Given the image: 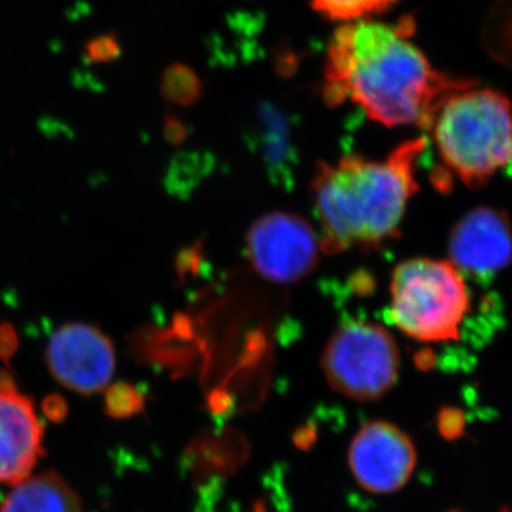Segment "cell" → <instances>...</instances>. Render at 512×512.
I'll use <instances>...</instances> for the list:
<instances>
[{
    "label": "cell",
    "mask_w": 512,
    "mask_h": 512,
    "mask_svg": "<svg viewBox=\"0 0 512 512\" xmlns=\"http://www.w3.org/2000/svg\"><path fill=\"white\" fill-rule=\"evenodd\" d=\"M323 74L328 103L349 100L383 126L413 124L424 130H430L447 97L476 84L434 69L403 25L373 19L336 29Z\"/></svg>",
    "instance_id": "obj_1"
},
{
    "label": "cell",
    "mask_w": 512,
    "mask_h": 512,
    "mask_svg": "<svg viewBox=\"0 0 512 512\" xmlns=\"http://www.w3.org/2000/svg\"><path fill=\"white\" fill-rule=\"evenodd\" d=\"M426 146V138H417L384 161L348 156L318 165L312 191L323 251L376 248L397 237L407 202L417 192L414 167Z\"/></svg>",
    "instance_id": "obj_2"
},
{
    "label": "cell",
    "mask_w": 512,
    "mask_h": 512,
    "mask_svg": "<svg viewBox=\"0 0 512 512\" xmlns=\"http://www.w3.org/2000/svg\"><path fill=\"white\" fill-rule=\"evenodd\" d=\"M430 131L441 160L471 187L512 163V104L493 89L473 84L451 94Z\"/></svg>",
    "instance_id": "obj_3"
},
{
    "label": "cell",
    "mask_w": 512,
    "mask_h": 512,
    "mask_svg": "<svg viewBox=\"0 0 512 512\" xmlns=\"http://www.w3.org/2000/svg\"><path fill=\"white\" fill-rule=\"evenodd\" d=\"M389 320L419 342L456 340L470 312V292L450 262L412 259L394 269Z\"/></svg>",
    "instance_id": "obj_4"
},
{
    "label": "cell",
    "mask_w": 512,
    "mask_h": 512,
    "mask_svg": "<svg viewBox=\"0 0 512 512\" xmlns=\"http://www.w3.org/2000/svg\"><path fill=\"white\" fill-rule=\"evenodd\" d=\"M320 363L333 390L357 402H375L396 384L400 352L382 326L348 320L330 336Z\"/></svg>",
    "instance_id": "obj_5"
},
{
    "label": "cell",
    "mask_w": 512,
    "mask_h": 512,
    "mask_svg": "<svg viewBox=\"0 0 512 512\" xmlns=\"http://www.w3.org/2000/svg\"><path fill=\"white\" fill-rule=\"evenodd\" d=\"M320 249V238L309 222L288 212L266 214L248 232L249 262L274 284H295L311 274L318 265Z\"/></svg>",
    "instance_id": "obj_6"
},
{
    "label": "cell",
    "mask_w": 512,
    "mask_h": 512,
    "mask_svg": "<svg viewBox=\"0 0 512 512\" xmlns=\"http://www.w3.org/2000/svg\"><path fill=\"white\" fill-rule=\"evenodd\" d=\"M348 461L356 483L372 494L402 490L417 466L409 436L389 421L363 424L349 447Z\"/></svg>",
    "instance_id": "obj_7"
},
{
    "label": "cell",
    "mask_w": 512,
    "mask_h": 512,
    "mask_svg": "<svg viewBox=\"0 0 512 512\" xmlns=\"http://www.w3.org/2000/svg\"><path fill=\"white\" fill-rule=\"evenodd\" d=\"M46 363L57 382L80 394L106 389L116 369L109 336L87 323H67L49 340Z\"/></svg>",
    "instance_id": "obj_8"
},
{
    "label": "cell",
    "mask_w": 512,
    "mask_h": 512,
    "mask_svg": "<svg viewBox=\"0 0 512 512\" xmlns=\"http://www.w3.org/2000/svg\"><path fill=\"white\" fill-rule=\"evenodd\" d=\"M43 426L28 396L12 377L0 372V484L16 485L29 478L45 454Z\"/></svg>",
    "instance_id": "obj_9"
},
{
    "label": "cell",
    "mask_w": 512,
    "mask_h": 512,
    "mask_svg": "<svg viewBox=\"0 0 512 512\" xmlns=\"http://www.w3.org/2000/svg\"><path fill=\"white\" fill-rule=\"evenodd\" d=\"M450 255L458 271L477 279L491 278L512 259L510 221L493 208L471 211L453 229Z\"/></svg>",
    "instance_id": "obj_10"
},
{
    "label": "cell",
    "mask_w": 512,
    "mask_h": 512,
    "mask_svg": "<svg viewBox=\"0 0 512 512\" xmlns=\"http://www.w3.org/2000/svg\"><path fill=\"white\" fill-rule=\"evenodd\" d=\"M0 512H82L79 495L56 473L26 478L3 501Z\"/></svg>",
    "instance_id": "obj_11"
},
{
    "label": "cell",
    "mask_w": 512,
    "mask_h": 512,
    "mask_svg": "<svg viewBox=\"0 0 512 512\" xmlns=\"http://www.w3.org/2000/svg\"><path fill=\"white\" fill-rule=\"evenodd\" d=\"M399 0H311L313 10L332 22L345 23L372 19L386 12Z\"/></svg>",
    "instance_id": "obj_12"
},
{
    "label": "cell",
    "mask_w": 512,
    "mask_h": 512,
    "mask_svg": "<svg viewBox=\"0 0 512 512\" xmlns=\"http://www.w3.org/2000/svg\"><path fill=\"white\" fill-rule=\"evenodd\" d=\"M104 409L114 419H128L144 409V397L137 387L117 383L107 389Z\"/></svg>",
    "instance_id": "obj_13"
},
{
    "label": "cell",
    "mask_w": 512,
    "mask_h": 512,
    "mask_svg": "<svg viewBox=\"0 0 512 512\" xmlns=\"http://www.w3.org/2000/svg\"><path fill=\"white\" fill-rule=\"evenodd\" d=\"M121 55L119 40L114 35L94 37L84 47L83 60L86 64L111 62Z\"/></svg>",
    "instance_id": "obj_14"
},
{
    "label": "cell",
    "mask_w": 512,
    "mask_h": 512,
    "mask_svg": "<svg viewBox=\"0 0 512 512\" xmlns=\"http://www.w3.org/2000/svg\"><path fill=\"white\" fill-rule=\"evenodd\" d=\"M437 427L444 440L456 441L466 431V417L457 409H443L437 417Z\"/></svg>",
    "instance_id": "obj_15"
},
{
    "label": "cell",
    "mask_w": 512,
    "mask_h": 512,
    "mask_svg": "<svg viewBox=\"0 0 512 512\" xmlns=\"http://www.w3.org/2000/svg\"><path fill=\"white\" fill-rule=\"evenodd\" d=\"M19 348V338L16 330L9 323L0 325V360L9 363Z\"/></svg>",
    "instance_id": "obj_16"
},
{
    "label": "cell",
    "mask_w": 512,
    "mask_h": 512,
    "mask_svg": "<svg viewBox=\"0 0 512 512\" xmlns=\"http://www.w3.org/2000/svg\"><path fill=\"white\" fill-rule=\"evenodd\" d=\"M43 410H45V414L50 420L60 421L66 417L67 403L64 402L63 397L52 394L43 403Z\"/></svg>",
    "instance_id": "obj_17"
},
{
    "label": "cell",
    "mask_w": 512,
    "mask_h": 512,
    "mask_svg": "<svg viewBox=\"0 0 512 512\" xmlns=\"http://www.w3.org/2000/svg\"><path fill=\"white\" fill-rule=\"evenodd\" d=\"M293 441H295V446L301 448V450H309L316 441L315 430L308 426L303 427L295 434V440Z\"/></svg>",
    "instance_id": "obj_18"
},
{
    "label": "cell",
    "mask_w": 512,
    "mask_h": 512,
    "mask_svg": "<svg viewBox=\"0 0 512 512\" xmlns=\"http://www.w3.org/2000/svg\"><path fill=\"white\" fill-rule=\"evenodd\" d=\"M254 512H266L264 508H262V505H256Z\"/></svg>",
    "instance_id": "obj_19"
},
{
    "label": "cell",
    "mask_w": 512,
    "mask_h": 512,
    "mask_svg": "<svg viewBox=\"0 0 512 512\" xmlns=\"http://www.w3.org/2000/svg\"><path fill=\"white\" fill-rule=\"evenodd\" d=\"M447 512H464V511L458 510V508H453V510H450V511H447Z\"/></svg>",
    "instance_id": "obj_20"
}]
</instances>
